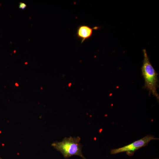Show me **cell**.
Returning a JSON list of instances; mask_svg holds the SVG:
<instances>
[{"label":"cell","mask_w":159,"mask_h":159,"mask_svg":"<svg viewBox=\"0 0 159 159\" xmlns=\"http://www.w3.org/2000/svg\"><path fill=\"white\" fill-rule=\"evenodd\" d=\"M144 59L141 67L142 74L145 81L144 88L149 91V94H152L159 100V95L157 91L158 87V74L153 67L145 49L143 50Z\"/></svg>","instance_id":"6da1fadb"},{"label":"cell","mask_w":159,"mask_h":159,"mask_svg":"<svg viewBox=\"0 0 159 159\" xmlns=\"http://www.w3.org/2000/svg\"><path fill=\"white\" fill-rule=\"evenodd\" d=\"M80 140L79 136L65 137L61 141L54 142L52 146L60 152L65 158L77 155L83 159H86L82 153Z\"/></svg>","instance_id":"7a4b0ae2"},{"label":"cell","mask_w":159,"mask_h":159,"mask_svg":"<svg viewBox=\"0 0 159 159\" xmlns=\"http://www.w3.org/2000/svg\"><path fill=\"white\" fill-rule=\"evenodd\" d=\"M154 136L147 135L140 140L136 141L129 145L117 149H114L111 150L112 154H115L119 153L126 152L129 156H132L135 151L138 149L147 145L149 142L154 140H158Z\"/></svg>","instance_id":"3957f363"},{"label":"cell","mask_w":159,"mask_h":159,"mask_svg":"<svg viewBox=\"0 0 159 159\" xmlns=\"http://www.w3.org/2000/svg\"><path fill=\"white\" fill-rule=\"evenodd\" d=\"M100 28V26H95L92 28L87 25H81L79 26L77 29L76 36L78 39L80 40L81 43L85 40L90 38L93 34V30Z\"/></svg>","instance_id":"277c9868"},{"label":"cell","mask_w":159,"mask_h":159,"mask_svg":"<svg viewBox=\"0 0 159 159\" xmlns=\"http://www.w3.org/2000/svg\"><path fill=\"white\" fill-rule=\"evenodd\" d=\"M26 5L24 3L20 2L19 3V7L20 9H24L26 8Z\"/></svg>","instance_id":"5b68a950"},{"label":"cell","mask_w":159,"mask_h":159,"mask_svg":"<svg viewBox=\"0 0 159 159\" xmlns=\"http://www.w3.org/2000/svg\"><path fill=\"white\" fill-rule=\"evenodd\" d=\"M15 85L16 86V87H18L19 86V85L18 84V83H16L15 84Z\"/></svg>","instance_id":"8992f818"},{"label":"cell","mask_w":159,"mask_h":159,"mask_svg":"<svg viewBox=\"0 0 159 159\" xmlns=\"http://www.w3.org/2000/svg\"><path fill=\"white\" fill-rule=\"evenodd\" d=\"M0 159H1L0 158Z\"/></svg>","instance_id":"52a82bcc"},{"label":"cell","mask_w":159,"mask_h":159,"mask_svg":"<svg viewBox=\"0 0 159 159\" xmlns=\"http://www.w3.org/2000/svg\"></svg>","instance_id":"ba28073f"}]
</instances>
